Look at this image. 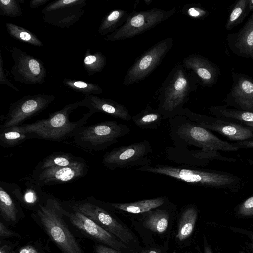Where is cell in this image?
Returning <instances> with one entry per match:
<instances>
[{
  "instance_id": "cell-27",
  "label": "cell",
  "mask_w": 253,
  "mask_h": 253,
  "mask_svg": "<svg viewBox=\"0 0 253 253\" xmlns=\"http://www.w3.org/2000/svg\"><path fill=\"white\" fill-rule=\"evenodd\" d=\"M83 159L70 153L54 152L40 161L35 167V169H42L54 166H70L79 162Z\"/></svg>"
},
{
  "instance_id": "cell-4",
  "label": "cell",
  "mask_w": 253,
  "mask_h": 253,
  "mask_svg": "<svg viewBox=\"0 0 253 253\" xmlns=\"http://www.w3.org/2000/svg\"><path fill=\"white\" fill-rule=\"evenodd\" d=\"M80 106V101L70 103L62 109L50 114L47 118L17 126L22 132L28 134L30 139L36 138L53 141H61L73 137L93 114L88 112L78 121L71 122L70 114Z\"/></svg>"
},
{
  "instance_id": "cell-11",
  "label": "cell",
  "mask_w": 253,
  "mask_h": 253,
  "mask_svg": "<svg viewBox=\"0 0 253 253\" xmlns=\"http://www.w3.org/2000/svg\"><path fill=\"white\" fill-rule=\"evenodd\" d=\"M7 50L14 61L10 72L15 81L28 85L42 84L45 82L47 70L40 59L16 46Z\"/></svg>"
},
{
  "instance_id": "cell-25",
  "label": "cell",
  "mask_w": 253,
  "mask_h": 253,
  "mask_svg": "<svg viewBox=\"0 0 253 253\" xmlns=\"http://www.w3.org/2000/svg\"><path fill=\"white\" fill-rule=\"evenodd\" d=\"M129 14L127 11L120 9L111 11L101 22L97 30L98 33L105 36L114 32L124 24Z\"/></svg>"
},
{
  "instance_id": "cell-35",
  "label": "cell",
  "mask_w": 253,
  "mask_h": 253,
  "mask_svg": "<svg viewBox=\"0 0 253 253\" xmlns=\"http://www.w3.org/2000/svg\"><path fill=\"white\" fill-rule=\"evenodd\" d=\"M18 0H0V15L15 18L22 14Z\"/></svg>"
},
{
  "instance_id": "cell-42",
  "label": "cell",
  "mask_w": 253,
  "mask_h": 253,
  "mask_svg": "<svg viewBox=\"0 0 253 253\" xmlns=\"http://www.w3.org/2000/svg\"><path fill=\"white\" fill-rule=\"evenodd\" d=\"M94 253H123L119 251L101 244H96L93 246Z\"/></svg>"
},
{
  "instance_id": "cell-17",
  "label": "cell",
  "mask_w": 253,
  "mask_h": 253,
  "mask_svg": "<svg viewBox=\"0 0 253 253\" xmlns=\"http://www.w3.org/2000/svg\"><path fill=\"white\" fill-rule=\"evenodd\" d=\"M232 87L225 101L239 110L253 112V79L235 72H232Z\"/></svg>"
},
{
  "instance_id": "cell-30",
  "label": "cell",
  "mask_w": 253,
  "mask_h": 253,
  "mask_svg": "<svg viewBox=\"0 0 253 253\" xmlns=\"http://www.w3.org/2000/svg\"><path fill=\"white\" fill-rule=\"evenodd\" d=\"M84 55L83 64L88 76L101 72L104 68L107 59L102 52L97 51L91 54L88 49Z\"/></svg>"
},
{
  "instance_id": "cell-6",
  "label": "cell",
  "mask_w": 253,
  "mask_h": 253,
  "mask_svg": "<svg viewBox=\"0 0 253 253\" xmlns=\"http://www.w3.org/2000/svg\"><path fill=\"white\" fill-rule=\"evenodd\" d=\"M130 132L128 126L113 120L83 126L73 137L75 144L86 151L106 149Z\"/></svg>"
},
{
  "instance_id": "cell-13",
  "label": "cell",
  "mask_w": 253,
  "mask_h": 253,
  "mask_svg": "<svg viewBox=\"0 0 253 253\" xmlns=\"http://www.w3.org/2000/svg\"><path fill=\"white\" fill-rule=\"evenodd\" d=\"M88 167L84 159L68 166H54L33 171L23 178L41 188L45 186L68 183L77 180L87 174Z\"/></svg>"
},
{
  "instance_id": "cell-39",
  "label": "cell",
  "mask_w": 253,
  "mask_h": 253,
  "mask_svg": "<svg viewBox=\"0 0 253 253\" xmlns=\"http://www.w3.org/2000/svg\"><path fill=\"white\" fill-rule=\"evenodd\" d=\"M19 245L18 242L0 239V253H15V249Z\"/></svg>"
},
{
  "instance_id": "cell-21",
  "label": "cell",
  "mask_w": 253,
  "mask_h": 253,
  "mask_svg": "<svg viewBox=\"0 0 253 253\" xmlns=\"http://www.w3.org/2000/svg\"><path fill=\"white\" fill-rule=\"evenodd\" d=\"M0 183L21 204L33 211L44 199L45 193L42 191L41 187L30 181H26L23 190L15 184Z\"/></svg>"
},
{
  "instance_id": "cell-48",
  "label": "cell",
  "mask_w": 253,
  "mask_h": 253,
  "mask_svg": "<svg viewBox=\"0 0 253 253\" xmlns=\"http://www.w3.org/2000/svg\"><path fill=\"white\" fill-rule=\"evenodd\" d=\"M243 124L249 126L251 127H253V123L252 122H243Z\"/></svg>"
},
{
  "instance_id": "cell-5",
  "label": "cell",
  "mask_w": 253,
  "mask_h": 253,
  "mask_svg": "<svg viewBox=\"0 0 253 253\" xmlns=\"http://www.w3.org/2000/svg\"><path fill=\"white\" fill-rule=\"evenodd\" d=\"M136 170L164 175L188 184L207 187L226 188L236 181L234 177L230 175L186 165L150 164L137 168Z\"/></svg>"
},
{
  "instance_id": "cell-1",
  "label": "cell",
  "mask_w": 253,
  "mask_h": 253,
  "mask_svg": "<svg viewBox=\"0 0 253 253\" xmlns=\"http://www.w3.org/2000/svg\"><path fill=\"white\" fill-rule=\"evenodd\" d=\"M173 146L166 148V158L184 165L198 167L218 156L217 150L237 151L234 144L224 141L185 115L170 119Z\"/></svg>"
},
{
  "instance_id": "cell-26",
  "label": "cell",
  "mask_w": 253,
  "mask_h": 253,
  "mask_svg": "<svg viewBox=\"0 0 253 253\" xmlns=\"http://www.w3.org/2000/svg\"><path fill=\"white\" fill-rule=\"evenodd\" d=\"M163 205L146 212L147 217L144 226L152 231L158 233L164 232L168 225L169 214Z\"/></svg>"
},
{
  "instance_id": "cell-18",
  "label": "cell",
  "mask_w": 253,
  "mask_h": 253,
  "mask_svg": "<svg viewBox=\"0 0 253 253\" xmlns=\"http://www.w3.org/2000/svg\"><path fill=\"white\" fill-rule=\"evenodd\" d=\"M185 68L193 73L204 87H211L217 82L220 72L213 62L199 54H191L183 60Z\"/></svg>"
},
{
  "instance_id": "cell-47",
  "label": "cell",
  "mask_w": 253,
  "mask_h": 253,
  "mask_svg": "<svg viewBox=\"0 0 253 253\" xmlns=\"http://www.w3.org/2000/svg\"><path fill=\"white\" fill-rule=\"evenodd\" d=\"M249 11H253V0H250L248 5Z\"/></svg>"
},
{
  "instance_id": "cell-49",
  "label": "cell",
  "mask_w": 253,
  "mask_h": 253,
  "mask_svg": "<svg viewBox=\"0 0 253 253\" xmlns=\"http://www.w3.org/2000/svg\"><path fill=\"white\" fill-rule=\"evenodd\" d=\"M146 5H149L152 2L153 0H143Z\"/></svg>"
},
{
  "instance_id": "cell-44",
  "label": "cell",
  "mask_w": 253,
  "mask_h": 253,
  "mask_svg": "<svg viewBox=\"0 0 253 253\" xmlns=\"http://www.w3.org/2000/svg\"><path fill=\"white\" fill-rule=\"evenodd\" d=\"M235 145L238 147V148H253V140H244L239 141Z\"/></svg>"
},
{
  "instance_id": "cell-32",
  "label": "cell",
  "mask_w": 253,
  "mask_h": 253,
  "mask_svg": "<svg viewBox=\"0 0 253 253\" xmlns=\"http://www.w3.org/2000/svg\"><path fill=\"white\" fill-rule=\"evenodd\" d=\"M209 110L211 114L218 117L234 119L242 122L253 123V112L228 109L223 106H211Z\"/></svg>"
},
{
  "instance_id": "cell-23",
  "label": "cell",
  "mask_w": 253,
  "mask_h": 253,
  "mask_svg": "<svg viewBox=\"0 0 253 253\" xmlns=\"http://www.w3.org/2000/svg\"><path fill=\"white\" fill-rule=\"evenodd\" d=\"M0 213L2 219L11 225L17 224L23 214L20 206L1 183Z\"/></svg>"
},
{
  "instance_id": "cell-40",
  "label": "cell",
  "mask_w": 253,
  "mask_h": 253,
  "mask_svg": "<svg viewBox=\"0 0 253 253\" xmlns=\"http://www.w3.org/2000/svg\"><path fill=\"white\" fill-rule=\"evenodd\" d=\"M15 237L20 238L21 235L18 232L9 229L4 222L0 221V239H5L6 238Z\"/></svg>"
},
{
  "instance_id": "cell-38",
  "label": "cell",
  "mask_w": 253,
  "mask_h": 253,
  "mask_svg": "<svg viewBox=\"0 0 253 253\" xmlns=\"http://www.w3.org/2000/svg\"><path fill=\"white\" fill-rule=\"evenodd\" d=\"M237 214L241 217L253 216V196L247 199L239 206Z\"/></svg>"
},
{
  "instance_id": "cell-12",
  "label": "cell",
  "mask_w": 253,
  "mask_h": 253,
  "mask_svg": "<svg viewBox=\"0 0 253 253\" xmlns=\"http://www.w3.org/2000/svg\"><path fill=\"white\" fill-rule=\"evenodd\" d=\"M55 98L53 95L38 94L25 96L13 102L9 106L0 132L9 127L22 125L26 120L47 108Z\"/></svg>"
},
{
  "instance_id": "cell-3",
  "label": "cell",
  "mask_w": 253,
  "mask_h": 253,
  "mask_svg": "<svg viewBox=\"0 0 253 253\" xmlns=\"http://www.w3.org/2000/svg\"><path fill=\"white\" fill-rule=\"evenodd\" d=\"M200 84L197 78L182 64H176L163 81L157 91L158 109L163 119L184 115V105L191 93Z\"/></svg>"
},
{
  "instance_id": "cell-8",
  "label": "cell",
  "mask_w": 253,
  "mask_h": 253,
  "mask_svg": "<svg viewBox=\"0 0 253 253\" xmlns=\"http://www.w3.org/2000/svg\"><path fill=\"white\" fill-rule=\"evenodd\" d=\"M177 11L176 7L169 10L154 8L146 10L133 11L129 13L123 25L107 35L104 39L107 41H116L133 37L154 28L172 16Z\"/></svg>"
},
{
  "instance_id": "cell-15",
  "label": "cell",
  "mask_w": 253,
  "mask_h": 253,
  "mask_svg": "<svg viewBox=\"0 0 253 253\" xmlns=\"http://www.w3.org/2000/svg\"><path fill=\"white\" fill-rule=\"evenodd\" d=\"M87 0H58L41 10L44 22L60 28L76 23L85 12Z\"/></svg>"
},
{
  "instance_id": "cell-24",
  "label": "cell",
  "mask_w": 253,
  "mask_h": 253,
  "mask_svg": "<svg viewBox=\"0 0 253 253\" xmlns=\"http://www.w3.org/2000/svg\"><path fill=\"white\" fill-rule=\"evenodd\" d=\"M163 119V115L158 109L148 105L138 114L132 116V120L135 125L143 129H157Z\"/></svg>"
},
{
  "instance_id": "cell-22",
  "label": "cell",
  "mask_w": 253,
  "mask_h": 253,
  "mask_svg": "<svg viewBox=\"0 0 253 253\" xmlns=\"http://www.w3.org/2000/svg\"><path fill=\"white\" fill-rule=\"evenodd\" d=\"M168 201L166 197L162 196L149 199L139 200L130 203L104 202L110 209L125 211L132 214L144 213L157 208Z\"/></svg>"
},
{
  "instance_id": "cell-19",
  "label": "cell",
  "mask_w": 253,
  "mask_h": 253,
  "mask_svg": "<svg viewBox=\"0 0 253 253\" xmlns=\"http://www.w3.org/2000/svg\"><path fill=\"white\" fill-rule=\"evenodd\" d=\"M227 42L237 55L253 59V11L237 33L228 34Z\"/></svg>"
},
{
  "instance_id": "cell-31",
  "label": "cell",
  "mask_w": 253,
  "mask_h": 253,
  "mask_svg": "<svg viewBox=\"0 0 253 253\" xmlns=\"http://www.w3.org/2000/svg\"><path fill=\"white\" fill-rule=\"evenodd\" d=\"M0 132V145L5 148L14 147L30 139L28 134L19 130L17 126L7 127Z\"/></svg>"
},
{
  "instance_id": "cell-33",
  "label": "cell",
  "mask_w": 253,
  "mask_h": 253,
  "mask_svg": "<svg viewBox=\"0 0 253 253\" xmlns=\"http://www.w3.org/2000/svg\"><path fill=\"white\" fill-rule=\"evenodd\" d=\"M63 84L85 96L96 95L103 92L102 88L97 84L76 79L66 78L63 81Z\"/></svg>"
},
{
  "instance_id": "cell-7",
  "label": "cell",
  "mask_w": 253,
  "mask_h": 253,
  "mask_svg": "<svg viewBox=\"0 0 253 253\" xmlns=\"http://www.w3.org/2000/svg\"><path fill=\"white\" fill-rule=\"evenodd\" d=\"M66 204L94 221L122 243L129 244L134 241L130 231L116 220L103 201L89 196L82 200H70Z\"/></svg>"
},
{
  "instance_id": "cell-46",
  "label": "cell",
  "mask_w": 253,
  "mask_h": 253,
  "mask_svg": "<svg viewBox=\"0 0 253 253\" xmlns=\"http://www.w3.org/2000/svg\"><path fill=\"white\" fill-rule=\"evenodd\" d=\"M204 253H213L211 248L207 243H205L204 246Z\"/></svg>"
},
{
  "instance_id": "cell-14",
  "label": "cell",
  "mask_w": 253,
  "mask_h": 253,
  "mask_svg": "<svg viewBox=\"0 0 253 253\" xmlns=\"http://www.w3.org/2000/svg\"><path fill=\"white\" fill-rule=\"evenodd\" d=\"M64 206V214L72 225L84 236L101 244L120 251L126 248L125 245L94 221L76 209Z\"/></svg>"
},
{
  "instance_id": "cell-43",
  "label": "cell",
  "mask_w": 253,
  "mask_h": 253,
  "mask_svg": "<svg viewBox=\"0 0 253 253\" xmlns=\"http://www.w3.org/2000/svg\"><path fill=\"white\" fill-rule=\"evenodd\" d=\"M50 0H31L29 2L30 8L35 9L47 3Z\"/></svg>"
},
{
  "instance_id": "cell-20",
  "label": "cell",
  "mask_w": 253,
  "mask_h": 253,
  "mask_svg": "<svg viewBox=\"0 0 253 253\" xmlns=\"http://www.w3.org/2000/svg\"><path fill=\"white\" fill-rule=\"evenodd\" d=\"M80 105L87 107L92 114L101 112L126 121L132 120V116L125 106L110 99L96 95L85 96L80 101Z\"/></svg>"
},
{
  "instance_id": "cell-51",
  "label": "cell",
  "mask_w": 253,
  "mask_h": 253,
  "mask_svg": "<svg viewBox=\"0 0 253 253\" xmlns=\"http://www.w3.org/2000/svg\"><path fill=\"white\" fill-rule=\"evenodd\" d=\"M240 253H245L243 251H241Z\"/></svg>"
},
{
  "instance_id": "cell-45",
  "label": "cell",
  "mask_w": 253,
  "mask_h": 253,
  "mask_svg": "<svg viewBox=\"0 0 253 253\" xmlns=\"http://www.w3.org/2000/svg\"><path fill=\"white\" fill-rule=\"evenodd\" d=\"M240 230L241 232H239L245 234L249 237V238L251 241L250 243V246L251 249L253 251V231H247L242 229H240Z\"/></svg>"
},
{
  "instance_id": "cell-16",
  "label": "cell",
  "mask_w": 253,
  "mask_h": 253,
  "mask_svg": "<svg viewBox=\"0 0 253 253\" xmlns=\"http://www.w3.org/2000/svg\"><path fill=\"white\" fill-rule=\"evenodd\" d=\"M184 115L199 126L208 130L216 131L233 141H242L253 136L252 129L248 127L198 114L188 108H185Z\"/></svg>"
},
{
  "instance_id": "cell-34",
  "label": "cell",
  "mask_w": 253,
  "mask_h": 253,
  "mask_svg": "<svg viewBox=\"0 0 253 253\" xmlns=\"http://www.w3.org/2000/svg\"><path fill=\"white\" fill-rule=\"evenodd\" d=\"M250 0H239L233 7L225 23L226 30H230L240 24L250 12L248 5Z\"/></svg>"
},
{
  "instance_id": "cell-28",
  "label": "cell",
  "mask_w": 253,
  "mask_h": 253,
  "mask_svg": "<svg viewBox=\"0 0 253 253\" xmlns=\"http://www.w3.org/2000/svg\"><path fill=\"white\" fill-rule=\"evenodd\" d=\"M197 210L195 207L189 206L183 211L178 227L176 238L183 241L192 234L197 218Z\"/></svg>"
},
{
  "instance_id": "cell-9",
  "label": "cell",
  "mask_w": 253,
  "mask_h": 253,
  "mask_svg": "<svg viewBox=\"0 0 253 253\" xmlns=\"http://www.w3.org/2000/svg\"><path fill=\"white\" fill-rule=\"evenodd\" d=\"M151 144L147 140L128 145L119 146L106 152L102 163L108 169L114 170L151 164Z\"/></svg>"
},
{
  "instance_id": "cell-29",
  "label": "cell",
  "mask_w": 253,
  "mask_h": 253,
  "mask_svg": "<svg viewBox=\"0 0 253 253\" xmlns=\"http://www.w3.org/2000/svg\"><path fill=\"white\" fill-rule=\"evenodd\" d=\"M5 27L11 37L20 42L38 47L44 45L36 35L24 27L10 22L5 23Z\"/></svg>"
},
{
  "instance_id": "cell-50",
  "label": "cell",
  "mask_w": 253,
  "mask_h": 253,
  "mask_svg": "<svg viewBox=\"0 0 253 253\" xmlns=\"http://www.w3.org/2000/svg\"><path fill=\"white\" fill-rule=\"evenodd\" d=\"M147 253H159L158 252H157V251H155V250H150L148 252H147Z\"/></svg>"
},
{
  "instance_id": "cell-10",
  "label": "cell",
  "mask_w": 253,
  "mask_h": 253,
  "mask_svg": "<svg viewBox=\"0 0 253 253\" xmlns=\"http://www.w3.org/2000/svg\"><path fill=\"white\" fill-rule=\"evenodd\" d=\"M173 44V39L171 37L163 39L154 44L136 59L127 70L123 84L131 85L147 77L161 64Z\"/></svg>"
},
{
  "instance_id": "cell-36",
  "label": "cell",
  "mask_w": 253,
  "mask_h": 253,
  "mask_svg": "<svg viewBox=\"0 0 253 253\" xmlns=\"http://www.w3.org/2000/svg\"><path fill=\"white\" fill-rule=\"evenodd\" d=\"M180 12L189 18L196 19H204L209 14V11L204 9L200 3L186 4Z\"/></svg>"
},
{
  "instance_id": "cell-2",
  "label": "cell",
  "mask_w": 253,
  "mask_h": 253,
  "mask_svg": "<svg viewBox=\"0 0 253 253\" xmlns=\"http://www.w3.org/2000/svg\"><path fill=\"white\" fill-rule=\"evenodd\" d=\"M64 210L56 198L45 193L31 216L63 253H85L65 222Z\"/></svg>"
},
{
  "instance_id": "cell-41",
  "label": "cell",
  "mask_w": 253,
  "mask_h": 253,
  "mask_svg": "<svg viewBox=\"0 0 253 253\" xmlns=\"http://www.w3.org/2000/svg\"><path fill=\"white\" fill-rule=\"evenodd\" d=\"M0 84H5L10 88L14 89L16 92H19V89L16 88L7 78L6 75L4 73L3 66V61L1 55V52L0 50Z\"/></svg>"
},
{
  "instance_id": "cell-37",
  "label": "cell",
  "mask_w": 253,
  "mask_h": 253,
  "mask_svg": "<svg viewBox=\"0 0 253 253\" xmlns=\"http://www.w3.org/2000/svg\"><path fill=\"white\" fill-rule=\"evenodd\" d=\"M15 253H45V250L41 242L37 240L18 246L15 249Z\"/></svg>"
}]
</instances>
